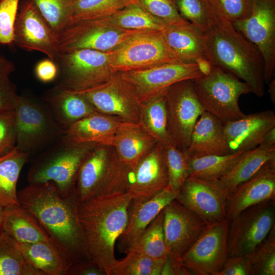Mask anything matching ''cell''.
Instances as JSON below:
<instances>
[{
	"label": "cell",
	"instance_id": "34",
	"mask_svg": "<svg viewBox=\"0 0 275 275\" xmlns=\"http://www.w3.org/2000/svg\"><path fill=\"white\" fill-rule=\"evenodd\" d=\"M245 152L188 157L189 176L208 181L218 180L233 169Z\"/></svg>",
	"mask_w": 275,
	"mask_h": 275
},
{
	"label": "cell",
	"instance_id": "55",
	"mask_svg": "<svg viewBox=\"0 0 275 275\" xmlns=\"http://www.w3.org/2000/svg\"><path fill=\"white\" fill-rule=\"evenodd\" d=\"M268 92L272 103L275 104V79L271 80L268 84Z\"/></svg>",
	"mask_w": 275,
	"mask_h": 275
},
{
	"label": "cell",
	"instance_id": "20",
	"mask_svg": "<svg viewBox=\"0 0 275 275\" xmlns=\"http://www.w3.org/2000/svg\"><path fill=\"white\" fill-rule=\"evenodd\" d=\"M175 199L207 224L227 219V201L211 181L189 176Z\"/></svg>",
	"mask_w": 275,
	"mask_h": 275
},
{
	"label": "cell",
	"instance_id": "28",
	"mask_svg": "<svg viewBox=\"0 0 275 275\" xmlns=\"http://www.w3.org/2000/svg\"><path fill=\"white\" fill-rule=\"evenodd\" d=\"M162 33L169 48L180 62L195 63L199 58L207 59L206 33L194 24L188 22L167 25Z\"/></svg>",
	"mask_w": 275,
	"mask_h": 275
},
{
	"label": "cell",
	"instance_id": "39",
	"mask_svg": "<svg viewBox=\"0 0 275 275\" xmlns=\"http://www.w3.org/2000/svg\"><path fill=\"white\" fill-rule=\"evenodd\" d=\"M34 4L57 36L71 20L75 0H26Z\"/></svg>",
	"mask_w": 275,
	"mask_h": 275
},
{
	"label": "cell",
	"instance_id": "38",
	"mask_svg": "<svg viewBox=\"0 0 275 275\" xmlns=\"http://www.w3.org/2000/svg\"><path fill=\"white\" fill-rule=\"evenodd\" d=\"M183 18L207 33L219 19L211 0H174Z\"/></svg>",
	"mask_w": 275,
	"mask_h": 275
},
{
	"label": "cell",
	"instance_id": "32",
	"mask_svg": "<svg viewBox=\"0 0 275 275\" xmlns=\"http://www.w3.org/2000/svg\"><path fill=\"white\" fill-rule=\"evenodd\" d=\"M30 153L15 146L0 156V206L20 205L17 184Z\"/></svg>",
	"mask_w": 275,
	"mask_h": 275
},
{
	"label": "cell",
	"instance_id": "45",
	"mask_svg": "<svg viewBox=\"0 0 275 275\" xmlns=\"http://www.w3.org/2000/svg\"><path fill=\"white\" fill-rule=\"evenodd\" d=\"M218 17L231 23L249 17L254 0H211Z\"/></svg>",
	"mask_w": 275,
	"mask_h": 275
},
{
	"label": "cell",
	"instance_id": "50",
	"mask_svg": "<svg viewBox=\"0 0 275 275\" xmlns=\"http://www.w3.org/2000/svg\"><path fill=\"white\" fill-rule=\"evenodd\" d=\"M35 74L38 80L49 82L55 79L59 70L55 62L49 58L39 61L35 68Z\"/></svg>",
	"mask_w": 275,
	"mask_h": 275
},
{
	"label": "cell",
	"instance_id": "56",
	"mask_svg": "<svg viewBox=\"0 0 275 275\" xmlns=\"http://www.w3.org/2000/svg\"><path fill=\"white\" fill-rule=\"evenodd\" d=\"M4 208L0 206V234L3 231V217Z\"/></svg>",
	"mask_w": 275,
	"mask_h": 275
},
{
	"label": "cell",
	"instance_id": "14",
	"mask_svg": "<svg viewBox=\"0 0 275 275\" xmlns=\"http://www.w3.org/2000/svg\"><path fill=\"white\" fill-rule=\"evenodd\" d=\"M140 103L164 94L174 84L203 76L196 63H171L151 68L117 72Z\"/></svg>",
	"mask_w": 275,
	"mask_h": 275
},
{
	"label": "cell",
	"instance_id": "12",
	"mask_svg": "<svg viewBox=\"0 0 275 275\" xmlns=\"http://www.w3.org/2000/svg\"><path fill=\"white\" fill-rule=\"evenodd\" d=\"M14 111L16 146L22 151L30 153L64 134L48 108L25 97L19 95Z\"/></svg>",
	"mask_w": 275,
	"mask_h": 275
},
{
	"label": "cell",
	"instance_id": "48",
	"mask_svg": "<svg viewBox=\"0 0 275 275\" xmlns=\"http://www.w3.org/2000/svg\"><path fill=\"white\" fill-rule=\"evenodd\" d=\"M18 96L9 76L0 74V112L14 110Z\"/></svg>",
	"mask_w": 275,
	"mask_h": 275
},
{
	"label": "cell",
	"instance_id": "36",
	"mask_svg": "<svg viewBox=\"0 0 275 275\" xmlns=\"http://www.w3.org/2000/svg\"><path fill=\"white\" fill-rule=\"evenodd\" d=\"M108 18L116 25L126 30L162 31L167 26L134 2Z\"/></svg>",
	"mask_w": 275,
	"mask_h": 275
},
{
	"label": "cell",
	"instance_id": "41",
	"mask_svg": "<svg viewBox=\"0 0 275 275\" xmlns=\"http://www.w3.org/2000/svg\"><path fill=\"white\" fill-rule=\"evenodd\" d=\"M134 0H75L71 20L108 17Z\"/></svg>",
	"mask_w": 275,
	"mask_h": 275
},
{
	"label": "cell",
	"instance_id": "5",
	"mask_svg": "<svg viewBox=\"0 0 275 275\" xmlns=\"http://www.w3.org/2000/svg\"><path fill=\"white\" fill-rule=\"evenodd\" d=\"M96 145L76 144L64 136L58 144L34 160L27 174L29 184L51 181L64 197H76L78 169L86 155Z\"/></svg>",
	"mask_w": 275,
	"mask_h": 275
},
{
	"label": "cell",
	"instance_id": "46",
	"mask_svg": "<svg viewBox=\"0 0 275 275\" xmlns=\"http://www.w3.org/2000/svg\"><path fill=\"white\" fill-rule=\"evenodd\" d=\"M20 0H0V44L14 43V27Z\"/></svg>",
	"mask_w": 275,
	"mask_h": 275
},
{
	"label": "cell",
	"instance_id": "22",
	"mask_svg": "<svg viewBox=\"0 0 275 275\" xmlns=\"http://www.w3.org/2000/svg\"><path fill=\"white\" fill-rule=\"evenodd\" d=\"M275 200V159L269 161L241 184L227 202V218L230 219L245 209Z\"/></svg>",
	"mask_w": 275,
	"mask_h": 275
},
{
	"label": "cell",
	"instance_id": "44",
	"mask_svg": "<svg viewBox=\"0 0 275 275\" xmlns=\"http://www.w3.org/2000/svg\"><path fill=\"white\" fill-rule=\"evenodd\" d=\"M134 2L167 25L188 23L179 14L174 0H134Z\"/></svg>",
	"mask_w": 275,
	"mask_h": 275
},
{
	"label": "cell",
	"instance_id": "4",
	"mask_svg": "<svg viewBox=\"0 0 275 275\" xmlns=\"http://www.w3.org/2000/svg\"><path fill=\"white\" fill-rule=\"evenodd\" d=\"M129 172L120 162L113 146L96 145L78 169L75 182L77 202L126 192Z\"/></svg>",
	"mask_w": 275,
	"mask_h": 275
},
{
	"label": "cell",
	"instance_id": "25",
	"mask_svg": "<svg viewBox=\"0 0 275 275\" xmlns=\"http://www.w3.org/2000/svg\"><path fill=\"white\" fill-rule=\"evenodd\" d=\"M275 159V144L262 143L246 151L233 169L221 178L211 181L227 200L267 162Z\"/></svg>",
	"mask_w": 275,
	"mask_h": 275
},
{
	"label": "cell",
	"instance_id": "18",
	"mask_svg": "<svg viewBox=\"0 0 275 275\" xmlns=\"http://www.w3.org/2000/svg\"><path fill=\"white\" fill-rule=\"evenodd\" d=\"M14 43L27 51L44 53L53 61L58 53L57 36L34 4L26 0L19 3Z\"/></svg>",
	"mask_w": 275,
	"mask_h": 275
},
{
	"label": "cell",
	"instance_id": "47",
	"mask_svg": "<svg viewBox=\"0 0 275 275\" xmlns=\"http://www.w3.org/2000/svg\"><path fill=\"white\" fill-rule=\"evenodd\" d=\"M16 126L15 111L0 112V156L16 146Z\"/></svg>",
	"mask_w": 275,
	"mask_h": 275
},
{
	"label": "cell",
	"instance_id": "35",
	"mask_svg": "<svg viewBox=\"0 0 275 275\" xmlns=\"http://www.w3.org/2000/svg\"><path fill=\"white\" fill-rule=\"evenodd\" d=\"M0 275H43L27 262L18 243L4 231L0 234Z\"/></svg>",
	"mask_w": 275,
	"mask_h": 275
},
{
	"label": "cell",
	"instance_id": "8",
	"mask_svg": "<svg viewBox=\"0 0 275 275\" xmlns=\"http://www.w3.org/2000/svg\"><path fill=\"white\" fill-rule=\"evenodd\" d=\"M109 54L89 49L58 53L54 61L60 80L56 86L78 91L105 82L116 73L109 65Z\"/></svg>",
	"mask_w": 275,
	"mask_h": 275
},
{
	"label": "cell",
	"instance_id": "2",
	"mask_svg": "<svg viewBox=\"0 0 275 275\" xmlns=\"http://www.w3.org/2000/svg\"><path fill=\"white\" fill-rule=\"evenodd\" d=\"M131 201L125 192L77 202L76 217L89 257L105 275H112L117 261L115 245L127 226Z\"/></svg>",
	"mask_w": 275,
	"mask_h": 275
},
{
	"label": "cell",
	"instance_id": "1",
	"mask_svg": "<svg viewBox=\"0 0 275 275\" xmlns=\"http://www.w3.org/2000/svg\"><path fill=\"white\" fill-rule=\"evenodd\" d=\"M17 198L20 206L47 231L70 268L91 260L76 217V197H64L49 181L29 184L18 191Z\"/></svg>",
	"mask_w": 275,
	"mask_h": 275
},
{
	"label": "cell",
	"instance_id": "6",
	"mask_svg": "<svg viewBox=\"0 0 275 275\" xmlns=\"http://www.w3.org/2000/svg\"><path fill=\"white\" fill-rule=\"evenodd\" d=\"M196 95L205 111L224 124L245 114L238 103L240 97L252 93L245 82L220 68L213 67L208 74L193 80Z\"/></svg>",
	"mask_w": 275,
	"mask_h": 275
},
{
	"label": "cell",
	"instance_id": "37",
	"mask_svg": "<svg viewBox=\"0 0 275 275\" xmlns=\"http://www.w3.org/2000/svg\"><path fill=\"white\" fill-rule=\"evenodd\" d=\"M163 209L150 223L130 250L160 259L167 256L163 231Z\"/></svg>",
	"mask_w": 275,
	"mask_h": 275
},
{
	"label": "cell",
	"instance_id": "16",
	"mask_svg": "<svg viewBox=\"0 0 275 275\" xmlns=\"http://www.w3.org/2000/svg\"><path fill=\"white\" fill-rule=\"evenodd\" d=\"M231 23L261 53L267 84L275 75V0H254L251 15Z\"/></svg>",
	"mask_w": 275,
	"mask_h": 275
},
{
	"label": "cell",
	"instance_id": "7",
	"mask_svg": "<svg viewBox=\"0 0 275 275\" xmlns=\"http://www.w3.org/2000/svg\"><path fill=\"white\" fill-rule=\"evenodd\" d=\"M148 31L124 29L108 17L72 20L57 36L58 53L89 49L111 52L132 36Z\"/></svg>",
	"mask_w": 275,
	"mask_h": 275
},
{
	"label": "cell",
	"instance_id": "13",
	"mask_svg": "<svg viewBox=\"0 0 275 275\" xmlns=\"http://www.w3.org/2000/svg\"><path fill=\"white\" fill-rule=\"evenodd\" d=\"M165 96L170 136L174 145L184 150L188 147L194 126L204 110L196 95L192 79L174 84Z\"/></svg>",
	"mask_w": 275,
	"mask_h": 275
},
{
	"label": "cell",
	"instance_id": "19",
	"mask_svg": "<svg viewBox=\"0 0 275 275\" xmlns=\"http://www.w3.org/2000/svg\"><path fill=\"white\" fill-rule=\"evenodd\" d=\"M168 186V174L164 148L157 143L129 171L126 192L132 200L145 201Z\"/></svg>",
	"mask_w": 275,
	"mask_h": 275
},
{
	"label": "cell",
	"instance_id": "10",
	"mask_svg": "<svg viewBox=\"0 0 275 275\" xmlns=\"http://www.w3.org/2000/svg\"><path fill=\"white\" fill-rule=\"evenodd\" d=\"M274 222V200L250 206L229 219V257L250 254L266 238Z\"/></svg>",
	"mask_w": 275,
	"mask_h": 275
},
{
	"label": "cell",
	"instance_id": "24",
	"mask_svg": "<svg viewBox=\"0 0 275 275\" xmlns=\"http://www.w3.org/2000/svg\"><path fill=\"white\" fill-rule=\"evenodd\" d=\"M183 151L189 158L230 153L224 124L204 111L194 126L188 147Z\"/></svg>",
	"mask_w": 275,
	"mask_h": 275
},
{
	"label": "cell",
	"instance_id": "3",
	"mask_svg": "<svg viewBox=\"0 0 275 275\" xmlns=\"http://www.w3.org/2000/svg\"><path fill=\"white\" fill-rule=\"evenodd\" d=\"M207 58L246 83L259 97L265 93L264 62L259 49L237 31L231 22L218 19L206 33Z\"/></svg>",
	"mask_w": 275,
	"mask_h": 275
},
{
	"label": "cell",
	"instance_id": "43",
	"mask_svg": "<svg viewBox=\"0 0 275 275\" xmlns=\"http://www.w3.org/2000/svg\"><path fill=\"white\" fill-rule=\"evenodd\" d=\"M163 148L168 174V186L178 193L189 177V158L183 150L173 144H170Z\"/></svg>",
	"mask_w": 275,
	"mask_h": 275
},
{
	"label": "cell",
	"instance_id": "51",
	"mask_svg": "<svg viewBox=\"0 0 275 275\" xmlns=\"http://www.w3.org/2000/svg\"><path fill=\"white\" fill-rule=\"evenodd\" d=\"M67 274L105 275L103 271L91 260L83 262L71 267Z\"/></svg>",
	"mask_w": 275,
	"mask_h": 275
},
{
	"label": "cell",
	"instance_id": "27",
	"mask_svg": "<svg viewBox=\"0 0 275 275\" xmlns=\"http://www.w3.org/2000/svg\"><path fill=\"white\" fill-rule=\"evenodd\" d=\"M157 143L138 123L122 121L112 146L120 162L130 171Z\"/></svg>",
	"mask_w": 275,
	"mask_h": 275
},
{
	"label": "cell",
	"instance_id": "23",
	"mask_svg": "<svg viewBox=\"0 0 275 275\" xmlns=\"http://www.w3.org/2000/svg\"><path fill=\"white\" fill-rule=\"evenodd\" d=\"M178 193L167 186L151 199L131 202L127 226L119 239L120 251L127 253L154 218L172 201Z\"/></svg>",
	"mask_w": 275,
	"mask_h": 275
},
{
	"label": "cell",
	"instance_id": "53",
	"mask_svg": "<svg viewBox=\"0 0 275 275\" xmlns=\"http://www.w3.org/2000/svg\"><path fill=\"white\" fill-rule=\"evenodd\" d=\"M195 63L204 76L210 73L213 68L210 61L206 58H199Z\"/></svg>",
	"mask_w": 275,
	"mask_h": 275
},
{
	"label": "cell",
	"instance_id": "21",
	"mask_svg": "<svg viewBox=\"0 0 275 275\" xmlns=\"http://www.w3.org/2000/svg\"><path fill=\"white\" fill-rule=\"evenodd\" d=\"M224 127L230 153L248 151L260 145L267 133L275 127L274 112L267 109L245 115Z\"/></svg>",
	"mask_w": 275,
	"mask_h": 275
},
{
	"label": "cell",
	"instance_id": "9",
	"mask_svg": "<svg viewBox=\"0 0 275 275\" xmlns=\"http://www.w3.org/2000/svg\"><path fill=\"white\" fill-rule=\"evenodd\" d=\"M181 62L169 48L162 31H148L136 34L109 52V65L116 72L145 69Z\"/></svg>",
	"mask_w": 275,
	"mask_h": 275
},
{
	"label": "cell",
	"instance_id": "15",
	"mask_svg": "<svg viewBox=\"0 0 275 275\" xmlns=\"http://www.w3.org/2000/svg\"><path fill=\"white\" fill-rule=\"evenodd\" d=\"M163 214V231L167 257L175 265L179 274H185V269L181 264V258L208 224L176 199L164 208Z\"/></svg>",
	"mask_w": 275,
	"mask_h": 275
},
{
	"label": "cell",
	"instance_id": "40",
	"mask_svg": "<svg viewBox=\"0 0 275 275\" xmlns=\"http://www.w3.org/2000/svg\"><path fill=\"white\" fill-rule=\"evenodd\" d=\"M156 259L130 250L121 260H117L112 275H160L166 260Z\"/></svg>",
	"mask_w": 275,
	"mask_h": 275
},
{
	"label": "cell",
	"instance_id": "42",
	"mask_svg": "<svg viewBox=\"0 0 275 275\" xmlns=\"http://www.w3.org/2000/svg\"><path fill=\"white\" fill-rule=\"evenodd\" d=\"M246 256L249 275L275 274V225L266 238Z\"/></svg>",
	"mask_w": 275,
	"mask_h": 275
},
{
	"label": "cell",
	"instance_id": "30",
	"mask_svg": "<svg viewBox=\"0 0 275 275\" xmlns=\"http://www.w3.org/2000/svg\"><path fill=\"white\" fill-rule=\"evenodd\" d=\"M3 229L18 243H53L39 221L20 205L4 208Z\"/></svg>",
	"mask_w": 275,
	"mask_h": 275
},
{
	"label": "cell",
	"instance_id": "26",
	"mask_svg": "<svg viewBox=\"0 0 275 275\" xmlns=\"http://www.w3.org/2000/svg\"><path fill=\"white\" fill-rule=\"evenodd\" d=\"M123 121L98 112L77 121L64 132V137L76 144L94 143L112 146L116 132Z\"/></svg>",
	"mask_w": 275,
	"mask_h": 275
},
{
	"label": "cell",
	"instance_id": "49",
	"mask_svg": "<svg viewBox=\"0 0 275 275\" xmlns=\"http://www.w3.org/2000/svg\"><path fill=\"white\" fill-rule=\"evenodd\" d=\"M218 275H249L247 256L228 257Z\"/></svg>",
	"mask_w": 275,
	"mask_h": 275
},
{
	"label": "cell",
	"instance_id": "11",
	"mask_svg": "<svg viewBox=\"0 0 275 275\" xmlns=\"http://www.w3.org/2000/svg\"><path fill=\"white\" fill-rule=\"evenodd\" d=\"M229 219L209 224L181 259L189 274L218 275L229 257Z\"/></svg>",
	"mask_w": 275,
	"mask_h": 275
},
{
	"label": "cell",
	"instance_id": "17",
	"mask_svg": "<svg viewBox=\"0 0 275 275\" xmlns=\"http://www.w3.org/2000/svg\"><path fill=\"white\" fill-rule=\"evenodd\" d=\"M74 91L85 97L99 113L118 117L124 121L139 123L140 102L117 72L103 84Z\"/></svg>",
	"mask_w": 275,
	"mask_h": 275
},
{
	"label": "cell",
	"instance_id": "29",
	"mask_svg": "<svg viewBox=\"0 0 275 275\" xmlns=\"http://www.w3.org/2000/svg\"><path fill=\"white\" fill-rule=\"evenodd\" d=\"M55 120L65 130L78 120L96 112L81 94L55 86L43 98Z\"/></svg>",
	"mask_w": 275,
	"mask_h": 275
},
{
	"label": "cell",
	"instance_id": "31",
	"mask_svg": "<svg viewBox=\"0 0 275 275\" xmlns=\"http://www.w3.org/2000/svg\"><path fill=\"white\" fill-rule=\"evenodd\" d=\"M18 244L27 262L43 275L68 274L70 266L53 243L41 241Z\"/></svg>",
	"mask_w": 275,
	"mask_h": 275
},
{
	"label": "cell",
	"instance_id": "33",
	"mask_svg": "<svg viewBox=\"0 0 275 275\" xmlns=\"http://www.w3.org/2000/svg\"><path fill=\"white\" fill-rule=\"evenodd\" d=\"M166 93L140 103L138 123L163 147L173 144L168 130Z\"/></svg>",
	"mask_w": 275,
	"mask_h": 275
},
{
	"label": "cell",
	"instance_id": "54",
	"mask_svg": "<svg viewBox=\"0 0 275 275\" xmlns=\"http://www.w3.org/2000/svg\"><path fill=\"white\" fill-rule=\"evenodd\" d=\"M262 143L275 144V127L270 129L267 133Z\"/></svg>",
	"mask_w": 275,
	"mask_h": 275
},
{
	"label": "cell",
	"instance_id": "52",
	"mask_svg": "<svg viewBox=\"0 0 275 275\" xmlns=\"http://www.w3.org/2000/svg\"><path fill=\"white\" fill-rule=\"evenodd\" d=\"M13 62L0 56V74L9 76L15 70Z\"/></svg>",
	"mask_w": 275,
	"mask_h": 275
}]
</instances>
